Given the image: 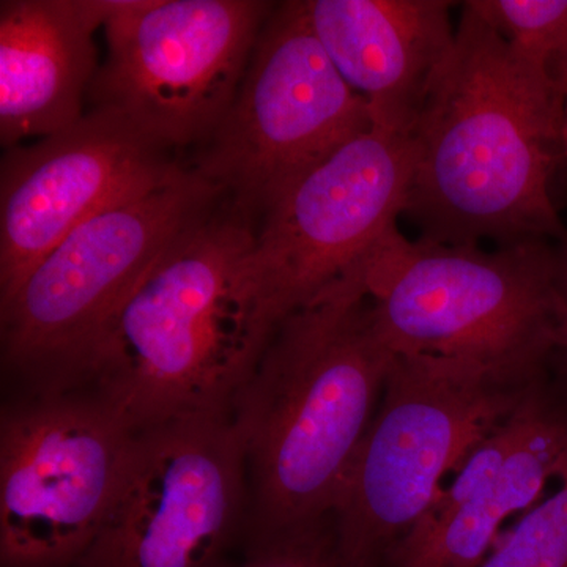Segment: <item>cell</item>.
<instances>
[{
	"label": "cell",
	"instance_id": "cell-10",
	"mask_svg": "<svg viewBox=\"0 0 567 567\" xmlns=\"http://www.w3.org/2000/svg\"><path fill=\"white\" fill-rule=\"evenodd\" d=\"M246 473L233 413L136 432L102 532L78 567H226L244 520Z\"/></svg>",
	"mask_w": 567,
	"mask_h": 567
},
{
	"label": "cell",
	"instance_id": "cell-14",
	"mask_svg": "<svg viewBox=\"0 0 567 567\" xmlns=\"http://www.w3.org/2000/svg\"><path fill=\"white\" fill-rule=\"evenodd\" d=\"M336 69L368 103L372 125L412 133L456 44L447 0H301Z\"/></svg>",
	"mask_w": 567,
	"mask_h": 567
},
{
	"label": "cell",
	"instance_id": "cell-12",
	"mask_svg": "<svg viewBox=\"0 0 567 567\" xmlns=\"http://www.w3.org/2000/svg\"><path fill=\"white\" fill-rule=\"evenodd\" d=\"M185 167L111 107L9 148L0 166V303L85 219Z\"/></svg>",
	"mask_w": 567,
	"mask_h": 567
},
{
	"label": "cell",
	"instance_id": "cell-3",
	"mask_svg": "<svg viewBox=\"0 0 567 567\" xmlns=\"http://www.w3.org/2000/svg\"><path fill=\"white\" fill-rule=\"evenodd\" d=\"M368 259L279 323L235 401L251 543L333 517L382 401L395 353L372 315Z\"/></svg>",
	"mask_w": 567,
	"mask_h": 567
},
{
	"label": "cell",
	"instance_id": "cell-9",
	"mask_svg": "<svg viewBox=\"0 0 567 567\" xmlns=\"http://www.w3.org/2000/svg\"><path fill=\"white\" fill-rule=\"evenodd\" d=\"M136 432L92 395L35 391L0 417V567H78Z\"/></svg>",
	"mask_w": 567,
	"mask_h": 567
},
{
	"label": "cell",
	"instance_id": "cell-6",
	"mask_svg": "<svg viewBox=\"0 0 567 567\" xmlns=\"http://www.w3.org/2000/svg\"><path fill=\"white\" fill-rule=\"evenodd\" d=\"M372 126L368 103L328 58L301 0H290L265 21L233 106L193 169L256 219Z\"/></svg>",
	"mask_w": 567,
	"mask_h": 567
},
{
	"label": "cell",
	"instance_id": "cell-11",
	"mask_svg": "<svg viewBox=\"0 0 567 567\" xmlns=\"http://www.w3.org/2000/svg\"><path fill=\"white\" fill-rule=\"evenodd\" d=\"M412 142L372 126L303 175L262 216L254 262L279 322L364 262L409 203Z\"/></svg>",
	"mask_w": 567,
	"mask_h": 567
},
{
	"label": "cell",
	"instance_id": "cell-13",
	"mask_svg": "<svg viewBox=\"0 0 567 567\" xmlns=\"http://www.w3.org/2000/svg\"><path fill=\"white\" fill-rule=\"evenodd\" d=\"M456 472L383 567H480L506 518L567 472V395L543 377Z\"/></svg>",
	"mask_w": 567,
	"mask_h": 567
},
{
	"label": "cell",
	"instance_id": "cell-4",
	"mask_svg": "<svg viewBox=\"0 0 567 567\" xmlns=\"http://www.w3.org/2000/svg\"><path fill=\"white\" fill-rule=\"evenodd\" d=\"M372 315L395 354L451 358L529 385L557 350L555 241H412L399 227L368 259Z\"/></svg>",
	"mask_w": 567,
	"mask_h": 567
},
{
	"label": "cell",
	"instance_id": "cell-5",
	"mask_svg": "<svg viewBox=\"0 0 567 567\" xmlns=\"http://www.w3.org/2000/svg\"><path fill=\"white\" fill-rule=\"evenodd\" d=\"M539 380L514 385L468 361L395 354L333 513L341 566L383 567L434 505L443 477Z\"/></svg>",
	"mask_w": 567,
	"mask_h": 567
},
{
	"label": "cell",
	"instance_id": "cell-19",
	"mask_svg": "<svg viewBox=\"0 0 567 567\" xmlns=\"http://www.w3.org/2000/svg\"><path fill=\"white\" fill-rule=\"evenodd\" d=\"M555 295H557V350L567 368V226L555 241Z\"/></svg>",
	"mask_w": 567,
	"mask_h": 567
},
{
	"label": "cell",
	"instance_id": "cell-7",
	"mask_svg": "<svg viewBox=\"0 0 567 567\" xmlns=\"http://www.w3.org/2000/svg\"><path fill=\"white\" fill-rule=\"evenodd\" d=\"M223 194L193 167L85 219L0 303L2 361L47 383L175 238Z\"/></svg>",
	"mask_w": 567,
	"mask_h": 567
},
{
	"label": "cell",
	"instance_id": "cell-17",
	"mask_svg": "<svg viewBox=\"0 0 567 567\" xmlns=\"http://www.w3.org/2000/svg\"><path fill=\"white\" fill-rule=\"evenodd\" d=\"M480 567H567V472L557 491L527 511Z\"/></svg>",
	"mask_w": 567,
	"mask_h": 567
},
{
	"label": "cell",
	"instance_id": "cell-2",
	"mask_svg": "<svg viewBox=\"0 0 567 567\" xmlns=\"http://www.w3.org/2000/svg\"><path fill=\"white\" fill-rule=\"evenodd\" d=\"M565 96L518 61L462 3L456 44L409 134L413 175L404 216L434 244L557 241L551 196Z\"/></svg>",
	"mask_w": 567,
	"mask_h": 567
},
{
	"label": "cell",
	"instance_id": "cell-18",
	"mask_svg": "<svg viewBox=\"0 0 567 567\" xmlns=\"http://www.w3.org/2000/svg\"><path fill=\"white\" fill-rule=\"evenodd\" d=\"M235 567H342L334 518L315 527L249 543L245 561Z\"/></svg>",
	"mask_w": 567,
	"mask_h": 567
},
{
	"label": "cell",
	"instance_id": "cell-16",
	"mask_svg": "<svg viewBox=\"0 0 567 567\" xmlns=\"http://www.w3.org/2000/svg\"><path fill=\"white\" fill-rule=\"evenodd\" d=\"M540 80L567 92V0H468Z\"/></svg>",
	"mask_w": 567,
	"mask_h": 567
},
{
	"label": "cell",
	"instance_id": "cell-15",
	"mask_svg": "<svg viewBox=\"0 0 567 567\" xmlns=\"http://www.w3.org/2000/svg\"><path fill=\"white\" fill-rule=\"evenodd\" d=\"M106 0L0 2V142L17 147L80 121L99 71Z\"/></svg>",
	"mask_w": 567,
	"mask_h": 567
},
{
	"label": "cell",
	"instance_id": "cell-20",
	"mask_svg": "<svg viewBox=\"0 0 567 567\" xmlns=\"http://www.w3.org/2000/svg\"><path fill=\"white\" fill-rule=\"evenodd\" d=\"M561 152L563 158L567 162V92L565 95V103H563L561 114Z\"/></svg>",
	"mask_w": 567,
	"mask_h": 567
},
{
	"label": "cell",
	"instance_id": "cell-1",
	"mask_svg": "<svg viewBox=\"0 0 567 567\" xmlns=\"http://www.w3.org/2000/svg\"><path fill=\"white\" fill-rule=\"evenodd\" d=\"M256 230L251 215L216 200L35 391L92 395L133 432L233 413L281 323L254 262Z\"/></svg>",
	"mask_w": 567,
	"mask_h": 567
},
{
	"label": "cell",
	"instance_id": "cell-8",
	"mask_svg": "<svg viewBox=\"0 0 567 567\" xmlns=\"http://www.w3.org/2000/svg\"><path fill=\"white\" fill-rule=\"evenodd\" d=\"M107 58L91 95L167 151L203 145L233 106L275 3L106 0Z\"/></svg>",
	"mask_w": 567,
	"mask_h": 567
}]
</instances>
